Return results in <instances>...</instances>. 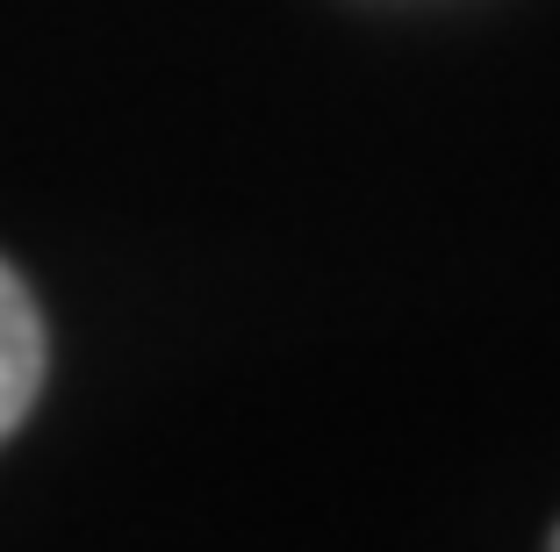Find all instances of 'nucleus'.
Segmentation results:
<instances>
[{
	"label": "nucleus",
	"instance_id": "2",
	"mask_svg": "<svg viewBox=\"0 0 560 552\" xmlns=\"http://www.w3.org/2000/svg\"><path fill=\"white\" fill-rule=\"evenodd\" d=\"M553 552H560V531H553Z\"/></svg>",
	"mask_w": 560,
	"mask_h": 552
},
{
	"label": "nucleus",
	"instance_id": "1",
	"mask_svg": "<svg viewBox=\"0 0 560 552\" xmlns=\"http://www.w3.org/2000/svg\"><path fill=\"white\" fill-rule=\"evenodd\" d=\"M36 388H44V316L30 287L0 266V438L30 416Z\"/></svg>",
	"mask_w": 560,
	"mask_h": 552
}]
</instances>
